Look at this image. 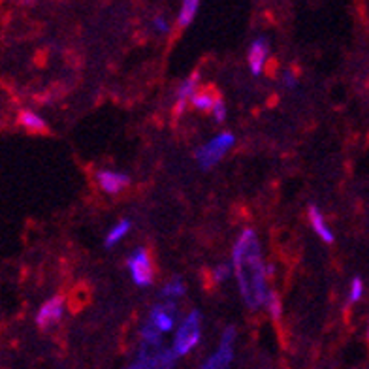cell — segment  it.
<instances>
[{"label": "cell", "instance_id": "6da1fadb", "mask_svg": "<svg viewBox=\"0 0 369 369\" xmlns=\"http://www.w3.org/2000/svg\"><path fill=\"white\" fill-rule=\"evenodd\" d=\"M234 271L243 300L252 309L266 303V269H264L257 234L245 230L234 247Z\"/></svg>", "mask_w": 369, "mask_h": 369}, {"label": "cell", "instance_id": "7a4b0ae2", "mask_svg": "<svg viewBox=\"0 0 369 369\" xmlns=\"http://www.w3.org/2000/svg\"><path fill=\"white\" fill-rule=\"evenodd\" d=\"M198 343H200V313H198V311H192V313L184 319L180 330H177L172 353L175 354V358H177V356H184V354H189Z\"/></svg>", "mask_w": 369, "mask_h": 369}, {"label": "cell", "instance_id": "3957f363", "mask_svg": "<svg viewBox=\"0 0 369 369\" xmlns=\"http://www.w3.org/2000/svg\"><path fill=\"white\" fill-rule=\"evenodd\" d=\"M232 146H234V136L230 134V132H224V134H218L217 138H213V140L209 141V144H206L204 147H200V149L196 151V158H198L201 168L209 170L226 155V151H228Z\"/></svg>", "mask_w": 369, "mask_h": 369}, {"label": "cell", "instance_id": "277c9868", "mask_svg": "<svg viewBox=\"0 0 369 369\" xmlns=\"http://www.w3.org/2000/svg\"><path fill=\"white\" fill-rule=\"evenodd\" d=\"M129 269L132 274V279L138 286H149L153 283V266L151 258L147 251L138 249V251L129 258Z\"/></svg>", "mask_w": 369, "mask_h": 369}, {"label": "cell", "instance_id": "5b68a950", "mask_svg": "<svg viewBox=\"0 0 369 369\" xmlns=\"http://www.w3.org/2000/svg\"><path fill=\"white\" fill-rule=\"evenodd\" d=\"M234 337L235 330L234 328H228L224 332L223 339H221V345H218V351L213 354L211 358L207 360L206 364L201 365L200 369H226L234 358Z\"/></svg>", "mask_w": 369, "mask_h": 369}, {"label": "cell", "instance_id": "8992f818", "mask_svg": "<svg viewBox=\"0 0 369 369\" xmlns=\"http://www.w3.org/2000/svg\"><path fill=\"white\" fill-rule=\"evenodd\" d=\"M62 313H64V298L53 296L40 308L38 315H36V322H38L40 328H47L51 324H57L62 319Z\"/></svg>", "mask_w": 369, "mask_h": 369}, {"label": "cell", "instance_id": "52a82bcc", "mask_svg": "<svg viewBox=\"0 0 369 369\" xmlns=\"http://www.w3.org/2000/svg\"><path fill=\"white\" fill-rule=\"evenodd\" d=\"M175 322V309L172 303H166V305H157L153 309L151 313V326L157 328L160 334L163 332H170L174 328Z\"/></svg>", "mask_w": 369, "mask_h": 369}, {"label": "cell", "instance_id": "ba28073f", "mask_svg": "<svg viewBox=\"0 0 369 369\" xmlns=\"http://www.w3.org/2000/svg\"><path fill=\"white\" fill-rule=\"evenodd\" d=\"M96 181L102 187V190H106L110 194H117L130 183V180L124 174H117V172H107L102 170L96 174Z\"/></svg>", "mask_w": 369, "mask_h": 369}, {"label": "cell", "instance_id": "9c48e42d", "mask_svg": "<svg viewBox=\"0 0 369 369\" xmlns=\"http://www.w3.org/2000/svg\"><path fill=\"white\" fill-rule=\"evenodd\" d=\"M268 42L266 40H257L254 44L251 45V49H249V57H247V61H249V66H251V72L254 76L264 70V64H266V59H268Z\"/></svg>", "mask_w": 369, "mask_h": 369}, {"label": "cell", "instance_id": "30bf717a", "mask_svg": "<svg viewBox=\"0 0 369 369\" xmlns=\"http://www.w3.org/2000/svg\"><path fill=\"white\" fill-rule=\"evenodd\" d=\"M308 213H309V221H311V226H313L315 232L320 235V240L326 241V243H334V241H336V235H334V232L326 226L322 213H320L315 206L309 207Z\"/></svg>", "mask_w": 369, "mask_h": 369}, {"label": "cell", "instance_id": "8fae6325", "mask_svg": "<svg viewBox=\"0 0 369 369\" xmlns=\"http://www.w3.org/2000/svg\"><path fill=\"white\" fill-rule=\"evenodd\" d=\"M198 78H200V74L194 72L190 76L183 85H181L180 93H177V104H175V115H181L184 112V106H187V100H189L190 96L196 93V85H198Z\"/></svg>", "mask_w": 369, "mask_h": 369}, {"label": "cell", "instance_id": "7c38bea8", "mask_svg": "<svg viewBox=\"0 0 369 369\" xmlns=\"http://www.w3.org/2000/svg\"><path fill=\"white\" fill-rule=\"evenodd\" d=\"M19 124L25 127L28 132H45L47 127H45V121L40 115H36L30 110H23L19 112Z\"/></svg>", "mask_w": 369, "mask_h": 369}, {"label": "cell", "instance_id": "4fadbf2b", "mask_svg": "<svg viewBox=\"0 0 369 369\" xmlns=\"http://www.w3.org/2000/svg\"><path fill=\"white\" fill-rule=\"evenodd\" d=\"M217 98H218V95L211 89L196 90L194 95L190 96V100H192V106H194L196 110H200V112H209Z\"/></svg>", "mask_w": 369, "mask_h": 369}, {"label": "cell", "instance_id": "5bb4252c", "mask_svg": "<svg viewBox=\"0 0 369 369\" xmlns=\"http://www.w3.org/2000/svg\"><path fill=\"white\" fill-rule=\"evenodd\" d=\"M198 6L200 4H198L196 0H187V2H183V8H181L180 11V19H177L181 28L189 27L190 23L194 21L196 13H198Z\"/></svg>", "mask_w": 369, "mask_h": 369}, {"label": "cell", "instance_id": "9a60e30c", "mask_svg": "<svg viewBox=\"0 0 369 369\" xmlns=\"http://www.w3.org/2000/svg\"><path fill=\"white\" fill-rule=\"evenodd\" d=\"M130 226H132V224H130V221H121V223H119L117 226H115V228H113L112 232L107 234L106 245L112 247V245H115V243H119V241L123 240L124 235L129 234Z\"/></svg>", "mask_w": 369, "mask_h": 369}, {"label": "cell", "instance_id": "2e32d148", "mask_svg": "<svg viewBox=\"0 0 369 369\" xmlns=\"http://www.w3.org/2000/svg\"><path fill=\"white\" fill-rule=\"evenodd\" d=\"M141 336L146 339V345H151V347H160V332L157 328H153L151 324L146 326L141 330Z\"/></svg>", "mask_w": 369, "mask_h": 369}, {"label": "cell", "instance_id": "e0dca14e", "mask_svg": "<svg viewBox=\"0 0 369 369\" xmlns=\"http://www.w3.org/2000/svg\"><path fill=\"white\" fill-rule=\"evenodd\" d=\"M364 296V281L360 277H354L353 283H351V294H348V302L356 303L362 300Z\"/></svg>", "mask_w": 369, "mask_h": 369}, {"label": "cell", "instance_id": "ac0fdd59", "mask_svg": "<svg viewBox=\"0 0 369 369\" xmlns=\"http://www.w3.org/2000/svg\"><path fill=\"white\" fill-rule=\"evenodd\" d=\"M183 294H184V285L180 279L172 281V283H168V285L163 288V296L166 298H180L183 296Z\"/></svg>", "mask_w": 369, "mask_h": 369}, {"label": "cell", "instance_id": "d6986e66", "mask_svg": "<svg viewBox=\"0 0 369 369\" xmlns=\"http://www.w3.org/2000/svg\"><path fill=\"white\" fill-rule=\"evenodd\" d=\"M266 303H268L269 311H271V317H274L275 320L281 319V302L279 298H277V294L275 292H268V296H266Z\"/></svg>", "mask_w": 369, "mask_h": 369}, {"label": "cell", "instance_id": "ffe728a7", "mask_svg": "<svg viewBox=\"0 0 369 369\" xmlns=\"http://www.w3.org/2000/svg\"><path fill=\"white\" fill-rule=\"evenodd\" d=\"M211 112L217 123H224V119H226V107H224V102L221 96H218L217 100H215V104H213Z\"/></svg>", "mask_w": 369, "mask_h": 369}, {"label": "cell", "instance_id": "44dd1931", "mask_svg": "<svg viewBox=\"0 0 369 369\" xmlns=\"http://www.w3.org/2000/svg\"><path fill=\"white\" fill-rule=\"evenodd\" d=\"M213 275H215V281H218V283H221V281H224L230 275V266H228V264H221V266L215 269V274H213Z\"/></svg>", "mask_w": 369, "mask_h": 369}, {"label": "cell", "instance_id": "7402d4cb", "mask_svg": "<svg viewBox=\"0 0 369 369\" xmlns=\"http://www.w3.org/2000/svg\"><path fill=\"white\" fill-rule=\"evenodd\" d=\"M155 28H157L158 33L166 34L170 30V25L166 23V19H164V17H157V19H155Z\"/></svg>", "mask_w": 369, "mask_h": 369}, {"label": "cell", "instance_id": "603a6c76", "mask_svg": "<svg viewBox=\"0 0 369 369\" xmlns=\"http://www.w3.org/2000/svg\"><path fill=\"white\" fill-rule=\"evenodd\" d=\"M285 83H286V87H296V79H294L292 74H288V72L285 74Z\"/></svg>", "mask_w": 369, "mask_h": 369}, {"label": "cell", "instance_id": "cb8c5ba5", "mask_svg": "<svg viewBox=\"0 0 369 369\" xmlns=\"http://www.w3.org/2000/svg\"><path fill=\"white\" fill-rule=\"evenodd\" d=\"M127 369H140L138 365H132V368H127Z\"/></svg>", "mask_w": 369, "mask_h": 369}]
</instances>
